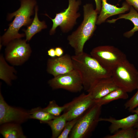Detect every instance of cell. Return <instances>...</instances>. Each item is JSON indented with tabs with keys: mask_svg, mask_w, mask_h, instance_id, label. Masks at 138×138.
<instances>
[{
	"mask_svg": "<svg viewBox=\"0 0 138 138\" xmlns=\"http://www.w3.org/2000/svg\"><path fill=\"white\" fill-rule=\"evenodd\" d=\"M72 57L74 69L80 74L84 89L87 92L100 80L111 76V71L102 66L90 54L84 52Z\"/></svg>",
	"mask_w": 138,
	"mask_h": 138,
	"instance_id": "cell-1",
	"label": "cell"
},
{
	"mask_svg": "<svg viewBox=\"0 0 138 138\" xmlns=\"http://www.w3.org/2000/svg\"><path fill=\"white\" fill-rule=\"evenodd\" d=\"M83 18L77 29L68 36L67 40L74 49L75 55L84 52L85 44L93 34L96 28L98 14L92 4H86L83 6Z\"/></svg>",
	"mask_w": 138,
	"mask_h": 138,
	"instance_id": "cell-2",
	"label": "cell"
},
{
	"mask_svg": "<svg viewBox=\"0 0 138 138\" xmlns=\"http://www.w3.org/2000/svg\"><path fill=\"white\" fill-rule=\"evenodd\" d=\"M21 5L16 11L10 14L8 18L10 19L15 16L12 22L10 24L7 31L2 36L1 41L3 44L7 45L14 40L20 39L24 36L18 32L22 26H27L31 22L30 16L33 13V9L36 5L35 0H21Z\"/></svg>",
	"mask_w": 138,
	"mask_h": 138,
	"instance_id": "cell-3",
	"label": "cell"
},
{
	"mask_svg": "<svg viewBox=\"0 0 138 138\" xmlns=\"http://www.w3.org/2000/svg\"><path fill=\"white\" fill-rule=\"evenodd\" d=\"M111 71V77L119 88L127 93L138 87V71L134 65L126 59L116 66Z\"/></svg>",
	"mask_w": 138,
	"mask_h": 138,
	"instance_id": "cell-4",
	"label": "cell"
},
{
	"mask_svg": "<svg viewBox=\"0 0 138 138\" xmlns=\"http://www.w3.org/2000/svg\"><path fill=\"white\" fill-rule=\"evenodd\" d=\"M102 106L95 104L79 119L69 134L70 138H85L94 131L99 121Z\"/></svg>",
	"mask_w": 138,
	"mask_h": 138,
	"instance_id": "cell-5",
	"label": "cell"
},
{
	"mask_svg": "<svg viewBox=\"0 0 138 138\" xmlns=\"http://www.w3.org/2000/svg\"><path fill=\"white\" fill-rule=\"evenodd\" d=\"M68 4L67 8L64 11L57 13L54 19L48 16L53 22L52 27L50 31V35L55 32L56 29L59 26L62 32L67 33L73 28L76 24L77 19L80 16L78 12L81 4L80 0H68Z\"/></svg>",
	"mask_w": 138,
	"mask_h": 138,
	"instance_id": "cell-6",
	"label": "cell"
},
{
	"mask_svg": "<svg viewBox=\"0 0 138 138\" xmlns=\"http://www.w3.org/2000/svg\"><path fill=\"white\" fill-rule=\"evenodd\" d=\"M90 54L102 66L110 70L127 59L123 52L112 45L96 47L92 49Z\"/></svg>",
	"mask_w": 138,
	"mask_h": 138,
	"instance_id": "cell-7",
	"label": "cell"
},
{
	"mask_svg": "<svg viewBox=\"0 0 138 138\" xmlns=\"http://www.w3.org/2000/svg\"><path fill=\"white\" fill-rule=\"evenodd\" d=\"M48 83L53 89H63L73 93L80 92L84 87L81 77L75 69L57 76L49 80Z\"/></svg>",
	"mask_w": 138,
	"mask_h": 138,
	"instance_id": "cell-8",
	"label": "cell"
},
{
	"mask_svg": "<svg viewBox=\"0 0 138 138\" xmlns=\"http://www.w3.org/2000/svg\"><path fill=\"white\" fill-rule=\"evenodd\" d=\"M26 40L20 39L12 41L5 49L6 60L15 65H21L27 61L31 52L30 47Z\"/></svg>",
	"mask_w": 138,
	"mask_h": 138,
	"instance_id": "cell-9",
	"label": "cell"
},
{
	"mask_svg": "<svg viewBox=\"0 0 138 138\" xmlns=\"http://www.w3.org/2000/svg\"><path fill=\"white\" fill-rule=\"evenodd\" d=\"M29 119V111L9 105L0 93V124L13 123L20 124Z\"/></svg>",
	"mask_w": 138,
	"mask_h": 138,
	"instance_id": "cell-10",
	"label": "cell"
},
{
	"mask_svg": "<svg viewBox=\"0 0 138 138\" xmlns=\"http://www.w3.org/2000/svg\"><path fill=\"white\" fill-rule=\"evenodd\" d=\"M95 104L94 100L90 94L83 93L67 103L64 111L67 121L79 118L83 115Z\"/></svg>",
	"mask_w": 138,
	"mask_h": 138,
	"instance_id": "cell-11",
	"label": "cell"
},
{
	"mask_svg": "<svg viewBox=\"0 0 138 138\" xmlns=\"http://www.w3.org/2000/svg\"><path fill=\"white\" fill-rule=\"evenodd\" d=\"M74 69L72 56L68 54L48 59V72L54 77L69 72Z\"/></svg>",
	"mask_w": 138,
	"mask_h": 138,
	"instance_id": "cell-12",
	"label": "cell"
},
{
	"mask_svg": "<svg viewBox=\"0 0 138 138\" xmlns=\"http://www.w3.org/2000/svg\"><path fill=\"white\" fill-rule=\"evenodd\" d=\"M101 11L98 15L96 25H99L105 22L110 17L117 15L123 14L129 11L131 6L125 1L120 7L108 3L107 0H102Z\"/></svg>",
	"mask_w": 138,
	"mask_h": 138,
	"instance_id": "cell-13",
	"label": "cell"
},
{
	"mask_svg": "<svg viewBox=\"0 0 138 138\" xmlns=\"http://www.w3.org/2000/svg\"><path fill=\"white\" fill-rule=\"evenodd\" d=\"M119 88L111 77L102 79L96 83L88 92L94 100L99 99Z\"/></svg>",
	"mask_w": 138,
	"mask_h": 138,
	"instance_id": "cell-14",
	"label": "cell"
},
{
	"mask_svg": "<svg viewBox=\"0 0 138 138\" xmlns=\"http://www.w3.org/2000/svg\"><path fill=\"white\" fill-rule=\"evenodd\" d=\"M99 121H104L111 123L109 128L110 132L113 134L119 129L133 127L138 122V116L135 113L119 119L110 117L108 118H100Z\"/></svg>",
	"mask_w": 138,
	"mask_h": 138,
	"instance_id": "cell-15",
	"label": "cell"
},
{
	"mask_svg": "<svg viewBox=\"0 0 138 138\" xmlns=\"http://www.w3.org/2000/svg\"><path fill=\"white\" fill-rule=\"evenodd\" d=\"M124 19L130 20L133 24V28L129 31L123 34L124 37L130 38L138 31V13L137 11L132 6H131L129 12L126 14H121L119 15L118 17L116 19L108 20L106 22L111 24L115 23L117 20L120 19Z\"/></svg>",
	"mask_w": 138,
	"mask_h": 138,
	"instance_id": "cell-16",
	"label": "cell"
},
{
	"mask_svg": "<svg viewBox=\"0 0 138 138\" xmlns=\"http://www.w3.org/2000/svg\"><path fill=\"white\" fill-rule=\"evenodd\" d=\"M20 124L8 123L1 125L0 132L5 138H26Z\"/></svg>",
	"mask_w": 138,
	"mask_h": 138,
	"instance_id": "cell-17",
	"label": "cell"
},
{
	"mask_svg": "<svg viewBox=\"0 0 138 138\" xmlns=\"http://www.w3.org/2000/svg\"><path fill=\"white\" fill-rule=\"evenodd\" d=\"M16 71L6 62L3 55L0 57V78L8 85H11L12 81L16 78Z\"/></svg>",
	"mask_w": 138,
	"mask_h": 138,
	"instance_id": "cell-18",
	"label": "cell"
},
{
	"mask_svg": "<svg viewBox=\"0 0 138 138\" xmlns=\"http://www.w3.org/2000/svg\"><path fill=\"white\" fill-rule=\"evenodd\" d=\"M67 121L66 115L64 113L48 122L47 124L51 130L52 138H58L64 129Z\"/></svg>",
	"mask_w": 138,
	"mask_h": 138,
	"instance_id": "cell-19",
	"label": "cell"
},
{
	"mask_svg": "<svg viewBox=\"0 0 138 138\" xmlns=\"http://www.w3.org/2000/svg\"><path fill=\"white\" fill-rule=\"evenodd\" d=\"M38 10V7H36L34 18L31 25L24 31L26 38V40L27 41H29L34 34L42 29L47 28V26L44 21L39 20L37 15Z\"/></svg>",
	"mask_w": 138,
	"mask_h": 138,
	"instance_id": "cell-20",
	"label": "cell"
},
{
	"mask_svg": "<svg viewBox=\"0 0 138 138\" xmlns=\"http://www.w3.org/2000/svg\"><path fill=\"white\" fill-rule=\"evenodd\" d=\"M127 93L123 89L119 88L100 99L94 100L95 103L102 106L114 100L126 99L128 97Z\"/></svg>",
	"mask_w": 138,
	"mask_h": 138,
	"instance_id": "cell-21",
	"label": "cell"
},
{
	"mask_svg": "<svg viewBox=\"0 0 138 138\" xmlns=\"http://www.w3.org/2000/svg\"><path fill=\"white\" fill-rule=\"evenodd\" d=\"M29 119L38 120L41 123L47 124L49 121L56 117L45 111L40 107L32 108L29 111Z\"/></svg>",
	"mask_w": 138,
	"mask_h": 138,
	"instance_id": "cell-22",
	"label": "cell"
},
{
	"mask_svg": "<svg viewBox=\"0 0 138 138\" xmlns=\"http://www.w3.org/2000/svg\"><path fill=\"white\" fill-rule=\"evenodd\" d=\"M133 127L118 131L112 135H107L104 138H136L135 131Z\"/></svg>",
	"mask_w": 138,
	"mask_h": 138,
	"instance_id": "cell-23",
	"label": "cell"
},
{
	"mask_svg": "<svg viewBox=\"0 0 138 138\" xmlns=\"http://www.w3.org/2000/svg\"><path fill=\"white\" fill-rule=\"evenodd\" d=\"M67 106V103L62 106H59L54 100H52L50 101L48 106L43 109L51 114L57 117L60 115L61 113L65 110Z\"/></svg>",
	"mask_w": 138,
	"mask_h": 138,
	"instance_id": "cell-24",
	"label": "cell"
},
{
	"mask_svg": "<svg viewBox=\"0 0 138 138\" xmlns=\"http://www.w3.org/2000/svg\"><path fill=\"white\" fill-rule=\"evenodd\" d=\"M67 121L65 127L58 138H67L76 123L80 117Z\"/></svg>",
	"mask_w": 138,
	"mask_h": 138,
	"instance_id": "cell-25",
	"label": "cell"
},
{
	"mask_svg": "<svg viewBox=\"0 0 138 138\" xmlns=\"http://www.w3.org/2000/svg\"><path fill=\"white\" fill-rule=\"evenodd\" d=\"M134 95L124 104L125 108L131 112L138 106V87Z\"/></svg>",
	"mask_w": 138,
	"mask_h": 138,
	"instance_id": "cell-26",
	"label": "cell"
},
{
	"mask_svg": "<svg viewBox=\"0 0 138 138\" xmlns=\"http://www.w3.org/2000/svg\"><path fill=\"white\" fill-rule=\"evenodd\" d=\"M121 1L122 0H118ZM130 6L133 7L138 11V0H124Z\"/></svg>",
	"mask_w": 138,
	"mask_h": 138,
	"instance_id": "cell-27",
	"label": "cell"
},
{
	"mask_svg": "<svg viewBox=\"0 0 138 138\" xmlns=\"http://www.w3.org/2000/svg\"><path fill=\"white\" fill-rule=\"evenodd\" d=\"M96 4L95 9L98 13V14L99 13L102 7V0H95Z\"/></svg>",
	"mask_w": 138,
	"mask_h": 138,
	"instance_id": "cell-28",
	"label": "cell"
},
{
	"mask_svg": "<svg viewBox=\"0 0 138 138\" xmlns=\"http://www.w3.org/2000/svg\"><path fill=\"white\" fill-rule=\"evenodd\" d=\"M55 49L56 57H60L63 55L64 51L62 48L57 47H56Z\"/></svg>",
	"mask_w": 138,
	"mask_h": 138,
	"instance_id": "cell-29",
	"label": "cell"
},
{
	"mask_svg": "<svg viewBox=\"0 0 138 138\" xmlns=\"http://www.w3.org/2000/svg\"><path fill=\"white\" fill-rule=\"evenodd\" d=\"M48 54L51 57H56L55 49L53 48H50L47 52Z\"/></svg>",
	"mask_w": 138,
	"mask_h": 138,
	"instance_id": "cell-30",
	"label": "cell"
},
{
	"mask_svg": "<svg viewBox=\"0 0 138 138\" xmlns=\"http://www.w3.org/2000/svg\"><path fill=\"white\" fill-rule=\"evenodd\" d=\"M131 112L136 113L138 116V107L134 109Z\"/></svg>",
	"mask_w": 138,
	"mask_h": 138,
	"instance_id": "cell-31",
	"label": "cell"
},
{
	"mask_svg": "<svg viewBox=\"0 0 138 138\" xmlns=\"http://www.w3.org/2000/svg\"><path fill=\"white\" fill-rule=\"evenodd\" d=\"M135 136L136 138H138V129H137V130H136Z\"/></svg>",
	"mask_w": 138,
	"mask_h": 138,
	"instance_id": "cell-32",
	"label": "cell"
},
{
	"mask_svg": "<svg viewBox=\"0 0 138 138\" xmlns=\"http://www.w3.org/2000/svg\"><path fill=\"white\" fill-rule=\"evenodd\" d=\"M133 127L134 128L138 129V122L135 124Z\"/></svg>",
	"mask_w": 138,
	"mask_h": 138,
	"instance_id": "cell-33",
	"label": "cell"
}]
</instances>
